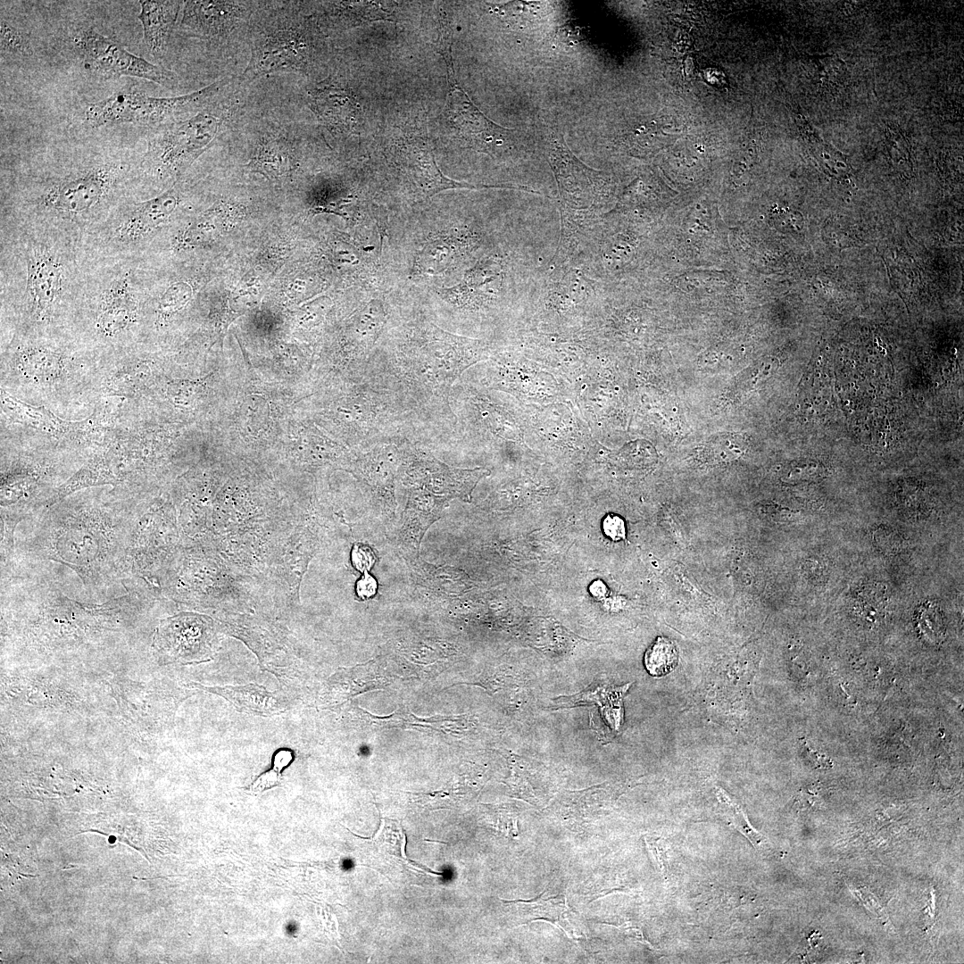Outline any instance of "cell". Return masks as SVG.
Instances as JSON below:
<instances>
[{"instance_id":"23","label":"cell","mask_w":964,"mask_h":964,"mask_svg":"<svg viewBox=\"0 0 964 964\" xmlns=\"http://www.w3.org/2000/svg\"><path fill=\"white\" fill-rule=\"evenodd\" d=\"M630 685L613 686L602 681H596L578 694L554 699L553 708H569L594 702L600 707L602 718L611 727L618 731L623 721L622 699Z\"/></svg>"},{"instance_id":"28","label":"cell","mask_w":964,"mask_h":964,"mask_svg":"<svg viewBox=\"0 0 964 964\" xmlns=\"http://www.w3.org/2000/svg\"><path fill=\"white\" fill-rule=\"evenodd\" d=\"M146 368L136 362L115 372L107 381L105 389L109 395L132 396L140 392L146 381Z\"/></svg>"},{"instance_id":"4","label":"cell","mask_w":964,"mask_h":964,"mask_svg":"<svg viewBox=\"0 0 964 964\" xmlns=\"http://www.w3.org/2000/svg\"><path fill=\"white\" fill-rule=\"evenodd\" d=\"M241 87L237 77L227 90L198 112L153 129L145 157L148 171L160 181L182 175L236 117V96Z\"/></svg>"},{"instance_id":"29","label":"cell","mask_w":964,"mask_h":964,"mask_svg":"<svg viewBox=\"0 0 964 964\" xmlns=\"http://www.w3.org/2000/svg\"><path fill=\"white\" fill-rule=\"evenodd\" d=\"M294 760L292 750L282 748L278 750L272 757V768L261 774L250 785L247 791L252 794L262 793L268 789L278 786L282 782V770Z\"/></svg>"},{"instance_id":"31","label":"cell","mask_w":964,"mask_h":964,"mask_svg":"<svg viewBox=\"0 0 964 964\" xmlns=\"http://www.w3.org/2000/svg\"><path fill=\"white\" fill-rule=\"evenodd\" d=\"M191 294V287L187 283L178 282L173 284L160 300V313L170 314L182 308L190 299Z\"/></svg>"},{"instance_id":"3","label":"cell","mask_w":964,"mask_h":964,"mask_svg":"<svg viewBox=\"0 0 964 964\" xmlns=\"http://www.w3.org/2000/svg\"><path fill=\"white\" fill-rule=\"evenodd\" d=\"M299 1H258L246 41L248 63L238 79L243 86L279 72L310 75L324 50L316 21Z\"/></svg>"},{"instance_id":"14","label":"cell","mask_w":964,"mask_h":964,"mask_svg":"<svg viewBox=\"0 0 964 964\" xmlns=\"http://www.w3.org/2000/svg\"><path fill=\"white\" fill-rule=\"evenodd\" d=\"M2 409L4 413L18 423L31 427L39 432L56 439L85 445L100 437L104 428L100 425L97 415L93 414L81 421L62 420L44 406H33L22 403L5 391L1 392Z\"/></svg>"},{"instance_id":"17","label":"cell","mask_w":964,"mask_h":964,"mask_svg":"<svg viewBox=\"0 0 964 964\" xmlns=\"http://www.w3.org/2000/svg\"><path fill=\"white\" fill-rule=\"evenodd\" d=\"M450 501L422 489H408L407 503L399 531V543L409 555L418 557L425 532L440 518Z\"/></svg>"},{"instance_id":"25","label":"cell","mask_w":964,"mask_h":964,"mask_svg":"<svg viewBox=\"0 0 964 964\" xmlns=\"http://www.w3.org/2000/svg\"><path fill=\"white\" fill-rule=\"evenodd\" d=\"M16 368L28 380L48 383L60 378L65 369L62 355L46 347L29 346L17 355Z\"/></svg>"},{"instance_id":"16","label":"cell","mask_w":964,"mask_h":964,"mask_svg":"<svg viewBox=\"0 0 964 964\" xmlns=\"http://www.w3.org/2000/svg\"><path fill=\"white\" fill-rule=\"evenodd\" d=\"M212 626L201 615L180 613L162 620L155 634V646L162 652L183 660H196L209 654Z\"/></svg>"},{"instance_id":"15","label":"cell","mask_w":964,"mask_h":964,"mask_svg":"<svg viewBox=\"0 0 964 964\" xmlns=\"http://www.w3.org/2000/svg\"><path fill=\"white\" fill-rule=\"evenodd\" d=\"M118 167L104 164L54 185L43 195L45 206L69 213L89 210L111 189Z\"/></svg>"},{"instance_id":"9","label":"cell","mask_w":964,"mask_h":964,"mask_svg":"<svg viewBox=\"0 0 964 964\" xmlns=\"http://www.w3.org/2000/svg\"><path fill=\"white\" fill-rule=\"evenodd\" d=\"M407 489L419 488L449 500L470 501L481 478L490 474L485 468L457 469L437 460L428 449L406 440L399 470Z\"/></svg>"},{"instance_id":"6","label":"cell","mask_w":964,"mask_h":964,"mask_svg":"<svg viewBox=\"0 0 964 964\" xmlns=\"http://www.w3.org/2000/svg\"><path fill=\"white\" fill-rule=\"evenodd\" d=\"M447 100L441 114L445 135L458 145L503 158L522 154L526 148L521 133L502 127L487 118L458 85L448 82Z\"/></svg>"},{"instance_id":"11","label":"cell","mask_w":964,"mask_h":964,"mask_svg":"<svg viewBox=\"0 0 964 964\" xmlns=\"http://www.w3.org/2000/svg\"><path fill=\"white\" fill-rule=\"evenodd\" d=\"M247 139L250 154L244 168L270 181L288 177L297 166L299 136L292 121L282 122L267 115L251 123Z\"/></svg>"},{"instance_id":"12","label":"cell","mask_w":964,"mask_h":964,"mask_svg":"<svg viewBox=\"0 0 964 964\" xmlns=\"http://www.w3.org/2000/svg\"><path fill=\"white\" fill-rule=\"evenodd\" d=\"M406 440H385L367 447L355 461L353 470L374 503L388 514H394L396 508L395 479L402 463L403 444Z\"/></svg>"},{"instance_id":"13","label":"cell","mask_w":964,"mask_h":964,"mask_svg":"<svg viewBox=\"0 0 964 964\" xmlns=\"http://www.w3.org/2000/svg\"><path fill=\"white\" fill-rule=\"evenodd\" d=\"M309 108L333 137H347L362 123L361 104L353 91L337 77H328L306 90Z\"/></svg>"},{"instance_id":"21","label":"cell","mask_w":964,"mask_h":964,"mask_svg":"<svg viewBox=\"0 0 964 964\" xmlns=\"http://www.w3.org/2000/svg\"><path fill=\"white\" fill-rule=\"evenodd\" d=\"M183 2L139 1L141 11L138 20L143 27L144 43L154 59H162L166 54Z\"/></svg>"},{"instance_id":"2","label":"cell","mask_w":964,"mask_h":964,"mask_svg":"<svg viewBox=\"0 0 964 964\" xmlns=\"http://www.w3.org/2000/svg\"><path fill=\"white\" fill-rule=\"evenodd\" d=\"M489 345L447 332L432 322L410 325L386 355L370 359L365 373L392 391L416 433L455 423L450 394L464 370L488 358Z\"/></svg>"},{"instance_id":"30","label":"cell","mask_w":964,"mask_h":964,"mask_svg":"<svg viewBox=\"0 0 964 964\" xmlns=\"http://www.w3.org/2000/svg\"><path fill=\"white\" fill-rule=\"evenodd\" d=\"M1 53L31 56L33 48L29 35L12 26L4 18L0 22Z\"/></svg>"},{"instance_id":"24","label":"cell","mask_w":964,"mask_h":964,"mask_svg":"<svg viewBox=\"0 0 964 964\" xmlns=\"http://www.w3.org/2000/svg\"><path fill=\"white\" fill-rule=\"evenodd\" d=\"M135 311V302L127 280L119 281L103 298L97 328L105 336H114L132 324Z\"/></svg>"},{"instance_id":"18","label":"cell","mask_w":964,"mask_h":964,"mask_svg":"<svg viewBox=\"0 0 964 964\" xmlns=\"http://www.w3.org/2000/svg\"><path fill=\"white\" fill-rule=\"evenodd\" d=\"M404 156L406 159L407 174L414 182L415 186L428 197L443 190L452 188H503L525 192L529 191V188L525 186L511 184L475 185L447 178L437 167L433 152L427 146H410V149Z\"/></svg>"},{"instance_id":"5","label":"cell","mask_w":964,"mask_h":964,"mask_svg":"<svg viewBox=\"0 0 964 964\" xmlns=\"http://www.w3.org/2000/svg\"><path fill=\"white\" fill-rule=\"evenodd\" d=\"M237 77H225L202 89L174 97L150 96L131 87L91 103L85 120L95 129L106 125L133 123L152 129L193 115L227 90Z\"/></svg>"},{"instance_id":"32","label":"cell","mask_w":964,"mask_h":964,"mask_svg":"<svg viewBox=\"0 0 964 964\" xmlns=\"http://www.w3.org/2000/svg\"><path fill=\"white\" fill-rule=\"evenodd\" d=\"M875 544L882 552L892 554L895 553L902 546V540L892 529L880 527L873 533Z\"/></svg>"},{"instance_id":"7","label":"cell","mask_w":964,"mask_h":964,"mask_svg":"<svg viewBox=\"0 0 964 964\" xmlns=\"http://www.w3.org/2000/svg\"><path fill=\"white\" fill-rule=\"evenodd\" d=\"M545 154L559 191V208L599 212L606 195L602 172L579 161L568 147L561 131L546 129Z\"/></svg>"},{"instance_id":"8","label":"cell","mask_w":964,"mask_h":964,"mask_svg":"<svg viewBox=\"0 0 964 964\" xmlns=\"http://www.w3.org/2000/svg\"><path fill=\"white\" fill-rule=\"evenodd\" d=\"M72 42L84 66L104 79L129 76L147 79L167 88H174L178 85L174 72L131 54L122 45L93 28L79 29Z\"/></svg>"},{"instance_id":"33","label":"cell","mask_w":964,"mask_h":964,"mask_svg":"<svg viewBox=\"0 0 964 964\" xmlns=\"http://www.w3.org/2000/svg\"><path fill=\"white\" fill-rule=\"evenodd\" d=\"M602 530L613 541H619L626 536L625 522L616 514H608L603 519Z\"/></svg>"},{"instance_id":"1","label":"cell","mask_w":964,"mask_h":964,"mask_svg":"<svg viewBox=\"0 0 964 964\" xmlns=\"http://www.w3.org/2000/svg\"><path fill=\"white\" fill-rule=\"evenodd\" d=\"M138 502L67 496L43 508L18 525L13 553L1 569L54 562L72 570L87 594L123 587L122 562Z\"/></svg>"},{"instance_id":"34","label":"cell","mask_w":964,"mask_h":964,"mask_svg":"<svg viewBox=\"0 0 964 964\" xmlns=\"http://www.w3.org/2000/svg\"><path fill=\"white\" fill-rule=\"evenodd\" d=\"M352 560L355 568L365 573L369 572L375 562V556L370 548L358 544L353 549Z\"/></svg>"},{"instance_id":"10","label":"cell","mask_w":964,"mask_h":964,"mask_svg":"<svg viewBox=\"0 0 964 964\" xmlns=\"http://www.w3.org/2000/svg\"><path fill=\"white\" fill-rule=\"evenodd\" d=\"M258 1H184L178 31L212 45L226 46L247 37L249 22Z\"/></svg>"},{"instance_id":"26","label":"cell","mask_w":964,"mask_h":964,"mask_svg":"<svg viewBox=\"0 0 964 964\" xmlns=\"http://www.w3.org/2000/svg\"><path fill=\"white\" fill-rule=\"evenodd\" d=\"M470 245H473V242L440 241L427 245L420 256V268L425 272H439L455 263V261L465 255L464 253L470 249L472 251L473 248L469 247Z\"/></svg>"},{"instance_id":"27","label":"cell","mask_w":964,"mask_h":964,"mask_svg":"<svg viewBox=\"0 0 964 964\" xmlns=\"http://www.w3.org/2000/svg\"><path fill=\"white\" fill-rule=\"evenodd\" d=\"M678 661L675 644L669 639L659 636L644 654V666L653 677H661L672 671Z\"/></svg>"},{"instance_id":"20","label":"cell","mask_w":964,"mask_h":964,"mask_svg":"<svg viewBox=\"0 0 964 964\" xmlns=\"http://www.w3.org/2000/svg\"><path fill=\"white\" fill-rule=\"evenodd\" d=\"M62 269L52 254L34 251L28 260V291L37 318L48 315L60 294Z\"/></svg>"},{"instance_id":"22","label":"cell","mask_w":964,"mask_h":964,"mask_svg":"<svg viewBox=\"0 0 964 964\" xmlns=\"http://www.w3.org/2000/svg\"><path fill=\"white\" fill-rule=\"evenodd\" d=\"M195 686L224 698L237 711L245 714L273 716L287 708V702L282 695L253 683L224 686L195 684Z\"/></svg>"},{"instance_id":"19","label":"cell","mask_w":964,"mask_h":964,"mask_svg":"<svg viewBox=\"0 0 964 964\" xmlns=\"http://www.w3.org/2000/svg\"><path fill=\"white\" fill-rule=\"evenodd\" d=\"M180 202L175 187L156 197L137 204L116 229L123 242L145 237L165 223Z\"/></svg>"},{"instance_id":"35","label":"cell","mask_w":964,"mask_h":964,"mask_svg":"<svg viewBox=\"0 0 964 964\" xmlns=\"http://www.w3.org/2000/svg\"><path fill=\"white\" fill-rule=\"evenodd\" d=\"M377 581L369 574V572L363 573V577L356 584V592L358 596L363 600H367L375 595L377 592Z\"/></svg>"}]
</instances>
